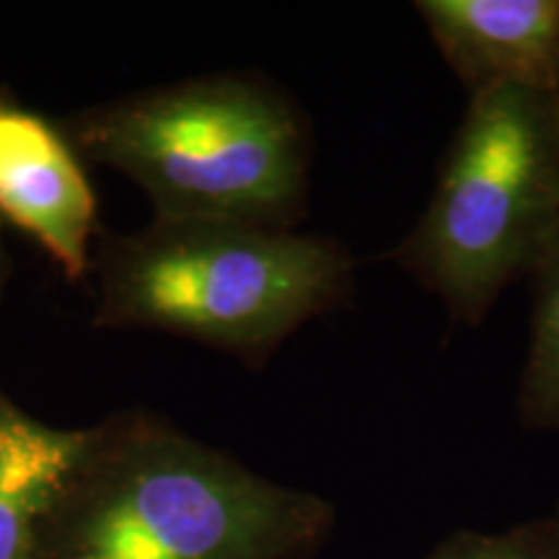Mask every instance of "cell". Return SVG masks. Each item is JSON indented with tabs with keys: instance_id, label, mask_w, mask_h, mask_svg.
<instances>
[{
	"instance_id": "6da1fadb",
	"label": "cell",
	"mask_w": 559,
	"mask_h": 559,
	"mask_svg": "<svg viewBox=\"0 0 559 559\" xmlns=\"http://www.w3.org/2000/svg\"><path fill=\"white\" fill-rule=\"evenodd\" d=\"M337 510L148 409L91 425L34 559H313Z\"/></svg>"
},
{
	"instance_id": "7a4b0ae2",
	"label": "cell",
	"mask_w": 559,
	"mask_h": 559,
	"mask_svg": "<svg viewBox=\"0 0 559 559\" xmlns=\"http://www.w3.org/2000/svg\"><path fill=\"white\" fill-rule=\"evenodd\" d=\"M358 260L296 228L153 218L102 230L94 249L99 330H148L264 366L300 326L345 304Z\"/></svg>"
},
{
	"instance_id": "3957f363",
	"label": "cell",
	"mask_w": 559,
	"mask_h": 559,
	"mask_svg": "<svg viewBox=\"0 0 559 559\" xmlns=\"http://www.w3.org/2000/svg\"><path fill=\"white\" fill-rule=\"evenodd\" d=\"M83 160L148 194L153 218L296 228L311 140L283 91L241 73L194 75L62 117Z\"/></svg>"
},
{
	"instance_id": "277c9868",
	"label": "cell",
	"mask_w": 559,
	"mask_h": 559,
	"mask_svg": "<svg viewBox=\"0 0 559 559\" xmlns=\"http://www.w3.org/2000/svg\"><path fill=\"white\" fill-rule=\"evenodd\" d=\"M559 228V96L472 94L417 226L391 251L453 324L479 326Z\"/></svg>"
},
{
	"instance_id": "5b68a950",
	"label": "cell",
	"mask_w": 559,
	"mask_h": 559,
	"mask_svg": "<svg viewBox=\"0 0 559 559\" xmlns=\"http://www.w3.org/2000/svg\"><path fill=\"white\" fill-rule=\"evenodd\" d=\"M0 226L24 234L68 283H86L102 236L86 160L60 120L0 86Z\"/></svg>"
},
{
	"instance_id": "8992f818",
	"label": "cell",
	"mask_w": 559,
	"mask_h": 559,
	"mask_svg": "<svg viewBox=\"0 0 559 559\" xmlns=\"http://www.w3.org/2000/svg\"><path fill=\"white\" fill-rule=\"evenodd\" d=\"M415 9L469 94L559 96V0H417Z\"/></svg>"
},
{
	"instance_id": "52a82bcc",
	"label": "cell",
	"mask_w": 559,
	"mask_h": 559,
	"mask_svg": "<svg viewBox=\"0 0 559 559\" xmlns=\"http://www.w3.org/2000/svg\"><path fill=\"white\" fill-rule=\"evenodd\" d=\"M88 432L45 423L0 389V559H34Z\"/></svg>"
},
{
	"instance_id": "ba28073f",
	"label": "cell",
	"mask_w": 559,
	"mask_h": 559,
	"mask_svg": "<svg viewBox=\"0 0 559 559\" xmlns=\"http://www.w3.org/2000/svg\"><path fill=\"white\" fill-rule=\"evenodd\" d=\"M528 355L519 383V417L531 430L559 432V228L536 262Z\"/></svg>"
},
{
	"instance_id": "9c48e42d",
	"label": "cell",
	"mask_w": 559,
	"mask_h": 559,
	"mask_svg": "<svg viewBox=\"0 0 559 559\" xmlns=\"http://www.w3.org/2000/svg\"><path fill=\"white\" fill-rule=\"evenodd\" d=\"M423 559H559V510L502 531H453Z\"/></svg>"
},
{
	"instance_id": "30bf717a",
	"label": "cell",
	"mask_w": 559,
	"mask_h": 559,
	"mask_svg": "<svg viewBox=\"0 0 559 559\" xmlns=\"http://www.w3.org/2000/svg\"><path fill=\"white\" fill-rule=\"evenodd\" d=\"M11 251H9V243H5V228L0 226V304H3V296H5V288H9V280H11Z\"/></svg>"
}]
</instances>
